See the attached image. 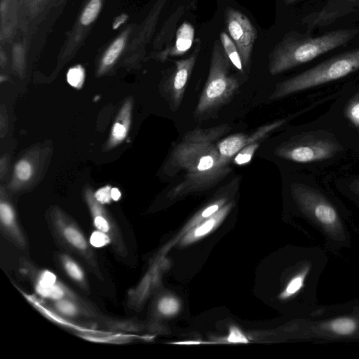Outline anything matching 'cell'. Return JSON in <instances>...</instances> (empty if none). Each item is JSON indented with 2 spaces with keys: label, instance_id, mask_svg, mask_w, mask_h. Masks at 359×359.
I'll return each mask as SVG.
<instances>
[{
  "label": "cell",
  "instance_id": "cell-1",
  "mask_svg": "<svg viewBox=\"0 0 359 359\" xmlns=\"http://www.w3.org/2000/svg\"><path fill=\"white\" fill-rule=\"evenodd\" d=\"M231 130L228 124L196 128L187 131L173 147L164 167L165 173L182 180L169 192L177 196L212 188L231 171L220 157L217 142Z\"/></svg>",
  "mask_w": 359,
  "mask_h": 359
},
{
  "label": "cell",
  "instance_id": "cell-2",
  "mask_svg": "<svg viewBox=\"0 0 359 359\" xmlns=\"http://www.w3.org/2000/svg\"><path fill=\"white\" fill-rule=\"evenodd\" d=\"M359 34V29H341L311 37L290 32L278 42L269 55L268 69L276 75L337 48L344 46Z\"/></svg>",
  "mask_w": 359,
  "mask_h": 359
},
{
  "label": "cell",
  "instance_id": "cell-3",
  "mask_svg": "<svg viewBox=\"0 0 359 359\" xmlns=\"http://www.w3.org/2000/svg\"><path fill=\"white\" fill-rule=\"evenodd\" d=\"M231 62L221 42L215 40L210 57L208 76L194 112L198 121L210 118L231 100L239 81L230 72Z\"/></svg>",
  "mask_w": 359,
  "mask_h": 359
},
{
  "label": "cell",
  "instance_id": "cell-4",
  "mask_svg": "<svg viewBox=\"0 0 359 359\" xmlns=\"http://www.w3.org/2000/svg\"><path fill=\"white\" fill-rule=\"evenodd\" d=\"M359 69V48L335 55L278 83L269 97L277 100L290 95L337 80Z\"/></svg>",
  "mask_w": 359,
  "mask_h": 359
},
{
  "label": "cell",
  "instance_id": "cell-5",
  "mask_svg": "<svg viewBox=\"0 0 359 359\" xmlns=\"http://www.w3.org/2000/svg\"><path fill=\"white\" fill-rule=\"evenodd\" d=\"M341 149L337 140L323 132L300 134L277 147L276 156L296 163H311L332 158Z\"/></svg>",
  "mask_w": 359,
  "mask_h": 359
},
{
  "label": "cell",
  "instance_id": "cell-6",
  "mask_svg": "<svg viewBox=\"0 0 359 359\" xmlns=\"http://www.w3.org/2000/svg\"><path fill=\"white\" fill-rule=\"evenodd\" d=\"M50 220L53 229L62 245L79 254L93 268L98 269L95 255L77 225L57 207L51 210Z\"/></svg>",
  "mask_w": 359,
  "mask_h": 359
},
{
  "label": "cell",
  "instance_id": "cell-7",
  "mask_svg": "<svg viewBox=\"0 0 359 359\" xmlns=\"http://www.w3.org/2000/svg\"><path fill=\"white\" fill-rule=\"evenodd\" d=\"M225 24L228 34L238 50L243 67H247L257 37L256 28L246 15L231 7L225 10Z\"/></svg>",
  "mask_w": 359,
  "mask_h": 359
},
{
  "label": "cell",
  "instance_id": "cell-8",
  "mask_svg": "<svg viewBox=\"0 0 359 359\" xmlns=\"http://www.w3.org/2000/svg\"><path fill=\"white\" fill-rule=\"evenodd\" d=\"M199 51L200 43L198 42L189 57L175 62L174 69L165 81L164 92L170 107L174 111L177 110L182 103Z\"/></svg>",
  "mask_w": 359,
  "mask_h": 359
},
{
  "label": "cell",
  "instance_id": "cell-9",
  "mask_svg": "<svg viewBox=\"0 0 359 359\" xmlns=\"http://www.w3.org/2000/svg\"><path fill=\"white\" fill-rule=\"evenodd\" d=\"M285 121L286 119L278 120L258 128L255 132L250 135L238 133L222 139L217 144L221 158L229 163L244 147L266 138L271 132L281 126Z\"/></svg>",
  "mask_w": 359,
  "mask_h": 359
},
{
  "label": "cell",
  "instance_id": "cell-10",
  "mask_svg": "<svg viewBox=\"0 0 359 359\" xmlns=\"http://www.w3.org/2000/svg\"><path fill=\"white\" fill-rule=\"evenodd\" d=\"M94 193L90 187L86 188L84 191L85 201L92 216L93 224L97 230L106 233L110 237L116 250L121 255H124L126 252V247L118 227L103 205L96 200Z\"/></svg>",
  "mask_w": 359,
  "mask_h": 359
},
{
  "label": "cell",
  "instance_id": "cell-11",
  "mask_svg": "<svg viewBox=\"0 0 359 359\" xmlns=\"http://www.w3.org/2000/svg\"><path fill=\"white\" fill-rule=\"evenodd\" d=\"M358 5L359 0H328L320 11L305 17L302 23L309 30L317 27L327 26L352 12Z\"/></svg>",
  "mask_w": 359,
  "mask_h": 359
},
{
  "label": "cell",
  "instance_id": "cell-12",
  "mask_svg": "<svg viewBox=\"0 0 359 359\" xmlns=\"http://www.w3.org/2000/svg\"><path fill=\"white\" fill-rule=\"evenodd\" d=\"M39 149H34L15 163L12 178L8 184L10 190L20 191L33 184L39 173Z\"/></svg>",
  "mask_w": 359,
  "mask_h": 359
},
{
  "label": "cell",
  "instance_id": "cell-13",
  "mask_svg": "<svg viewBox=\"0 0 359 359\" xmlns=\"http://www.w3.org/2000/svg\"><path fill=\"white\" fill-rule=\"evenodd\" d=\"M133 105L132 97H128L124 101L112 125L105 144V151L114 149L127 137L131 124Z\"/></svg>",
  "mask_w": 359,
  "mask_h": 359
},
{
  "label": "cell",
  "instance_id": "cell-14",
  "mask_svg": "<svg viewBox=\"0 0 359 359\" xmlns=\"http://www.w3.org/2000/svg\"><path fill=\"white\" fill-rule=\"evenodd\" d=\"M0 220L5 234L18 246L26 247V241L21 231L12 204L8 200L3 187L0 191Z\"/></svg>",
  "mask_w": 359,
  "mask_h": 359
},
{
  "label": "cell",
  "instance_id": "cell-15",
  "mask_svg": "<svg viewBox=\"0 0 359 359\" xmlns=\"http://www.w3.org/2000/svg\"><path fill=\"white\" fill-rule=\"evenodd\" d=\"M194 29L193 26L184 22L177 29L175 41L172 46L163 52L161 57L166 59L168 56H179L189 50L194 41Z\"/></svg>",
  "mask_w": 359,
  "mask_h": 359
},
{
  "label": "cell",
  "instance_id": "cell-16",
  "mask_svg": "<svg viewBox=\"0 0 359 359\" xmlns=\"http://www.w3.org/2000/svg\"><path fill=\"white\" fill-rule=\"evenodd\" d=\"M231 207V203H227L226 205H224L223 207H222L215 213L208 217L207 219H205V220L204 222H203V224L198 226V228H196L194 231L191 232L190 234L186 236L184 240L185 242L189 243L191 241L198 238H201L209 233L213 229V227H215L222 220V219L230 210Z\"/></svg>",
  "mask_w": 359,
  "mask_h": 359
},
{
  "label": "cell",
  "instance_id": "cell-17",
  "mask_svg": "<svg viewBox=\"0 0 359 359\" xmlns=\"http://www.w3.org/2000/svg\"><path fill=\"white\" fill-rule=\"evenodd\" d=\"M219 39L222 48L232 65L242 74H244L243 65L238 50L229 35L224 32H222L219 34Z\"/></svg>",
  "mask_w": 359,
  "mask_h": 359
},
{
  "label": "cell",
  "instance_id": "cell-18",
  "mask_svg": "<svg viewBox=\"0 0 359 359\" xmlns=\"http://www.w3.org/2000/svg\"><path fill=\"white\" fill-rule=\"evenodd\" d=\"M123 46L124 39L122 37L117 39L110 46L102 60V63L99 69L100 74L104 73L108 67L114 63L121 52Z\"/></svg>",
  "mask_w": 359,
  "mask_h": 359
},
{
  "label": "cell",
  "instance_id": "cell-19",
  "mask_svg": "<svg viewBox=\"0 0 359 359\" xmlns=\"http://www.w3.org/2000/svg\"><path fill=\"white\" fill-rule=\"evenodd\" d=\"M60 259L67 274L78 284L86 286L84 273L79 265L69 256L62 255Z\"/></svg>",
  "mask_w": 359,
  "mask_h": 359
},
{
  "label": "cell",
  "instance_id": "cell-20",
  "mask_svg": "<svg viewBox=\"0 0 359 359\" xmlns=\"http://www.w3.org/2000/svg\"><path fill=\"white\" fill-rule=\"evenodd\" d=\"M36 292L42 297L53 300H59L68 296L67 290L61 284L56 283L48 287H35Z\"/></svg>",
  "mask_w": 359,
  "mask_h": 359
},
{
  "label": "cell",
  "instance_id": "cell-21",
  "mask_svg": "<svg viewBox=\"0 0 359 359\" xmlns=\"http://www.w3.org/2000/svg\"><path fill=\"white\" fill-rule=\"evenodd\" d=\"M344 115L355 127L359 128V92L347 103Z\"/></svg>",
  "mask_w": 359,
  "mask_h": 359
},
{
  "label": "cell",
  "instance_id": "cell-22",
  "mask_svg": "<svg viewBox=\"0 0 359 359\" xmlns=\"http://www.w3.org/2000/svg\"><path fill=\"white\" fill-rule=\"evenodd\" d=\"M259 145L260 142H257L244 147L233 157L234 163L237 165H242L250 163Z\"/></svg>",
  "mask_w": 359,
  "mask_h": 359
},
{
  "label": "cell",
  "instance_id": "cell-23",
  "mask_svg": "<svg viewBox=\"0 0 359 359\" xmlns=\"http://www.w3.org/2000/svg\"><path fill=\"white\" fill-rule=\"evenodd\" d=\"M55 307L58 312L68 316H78L81 313L80 308L77 303H74L65 298L56 300Z\"/></svg>",
  "mask_w": 359,
  "mask_h": 359
},
{
  "label": "cell",
  "instance_id": "cell-24",
  "mask_svg": "<svg viewBox=\"0 0 359 359\" xmlns=\"http://www.w3.org/2000/svg\"><path fill=\"white\" fill-rule=\"evenodd\" d=\"M355 322L347 318H338L331 323L332 330L339 334H349L355 330Z\"/></svg>",
  "mask_w": 359,
  "mask_h": 359
},
{
  "label": "cell",
  "instance_id": "cell-25",
  "mask_svg": "<svg viewBox=\"0 0 359 359\" xmlns=\"http://www.w3.org/2000/svg\"><path fill=\"white\" fill-rule=\"evenodd\" d=\"M67 80L73 88L76 89L81 88L85 80L83 68L78 65L69 69L67 74Z\"/></svg>",
  "mask_w": 359,
  "mask_h": 359
},
{
  "label": "cell",
  "instance_id": "cell-26",
  "mask_svg": "<svg viewBox=\"0 0 359 359\" xmlns=\"http://www.w3.org/2000/svg\"><path fill=\"white\" fill-rule=\"evenodd\" d=\"M100 0H91L88 3L81 15L82 24L88 25L96 18L100 9Z\"/></svg>",
  "mask_w": 359,
  "mask_h": 359
},
{
  "label": "cell",
  "instance_id": "cell-27",
  "mask_svg": "<svg viewBox=\"0 0 359 359\" xmlns=\"http://www.w3.org/2000/svg\"><path fill=\"white\" fill-rule=\"evenodd\" d=\"M179 302L173 297H164L158 303V311L164 315L170 316L176 313L179 310Z\"/></svg>",
  "mask_w": 359,
  "mask_h": 359
},
{
  "label": "cell",
  "instance_id": "cell-28",
  "mask_svg": "<svg viewBox=\"0 0 359 359\" xmlns=\"http://www.w3.org/2000/svg\"><path fill=\"white\" fill-rule=\"evenodd\" d=\"M226 200L224 198H220L212 203L211 205L207 206L203 210H202L197 216L194 219L192 224L197 223L203 219V218H208L222 207L224 205Z\"/></svg>",
  "mask_w": 359,
  "mask_h": 359
},
{
  "label": "cell",
  "instance_id": "cell-29",
  "mask_svg": "<svg viewBox=\"0 0 359 359\" xmlns=\"http://www.w3.org/2000/svg\"><path fill=\"white\" fill-rule=\"evenodd\" d=\"M89 243L95 248H102L111 243V240L106 233L95 230L92 233Z\"/></svg>",
  "mask_w": 359,
  "mask_h": 359
},
{
  "label": "cell",
  "instance_id": "cell-30",
  "mask_svg": "<svg viewBox=\"0 0 359 359\" xmlns=\"http://www.w3.org/2000/svg\"><path fill=\"white\" fill-rule=\"evenodd\" d=\"M56 283L57 278L55 275L46 270L41 272L38 276L35 287H48Z\"/></svg>",
  "mask_w": 359,
  "mask_h": 359
},
{
  "label": "cell",
  "instance_id": "cell-31",
  "mask_svg": "<svg viewBox=\"0 0 359 359\" xmlns=\"http://www.w3.org/2000/svg\"><path fill=\"white\" fill-rule=\"evenodd\" d=\"M305 273L294 277L288 283L285 291L282 294V297H287L297 292L302 286Z\"/></svg>",
  "mask_w": 359,
  "mask_h": 359
},
{
  "label": "cell",
  "instance_id": "cell-32",
  "mask_svg": "<svg viewBox=\"0 0 359 359\" xmlns=\"http://www.w3.org/2000/svg\"><path fill=\"white\" fill-rule=\"evenodd\" d=\"M111 189L112 187L109 185H106L99 189L96 192L94 193L95 198L101 204L109 203L111 200Z\"/></svg>",
  "mask_w": 359,
  "mask_h": 359
},
{
  "label": "cell",
  "instance_id": "cell-33",
  "mask_svg": "<svg viewBox=\"0 0 359 359\" xmlns=\"http://www.w3.org/2000/svg\"><path fill=\"white\" fill-rule=\"evenodd\" d=\"M229 342L231 343H248V340L241 333V332L236 327H231L230 329V334L227 339Z\"/></svg>",
  "mask_w": 359,
  "mask_h": 359
},
{
  "label": "cell",
  "instance_id": "cell-34",
  "mask_svg": "<svg viewBox=\"0 0 359 359\" xmlns=\"http://www.w3.org/2000/svg\"><path fill=\"white\" fill-rule=\"evenodd\" d=\"M1 118H0V132L1 137H4V135L7 133L8 130V116L6 113V110L4 109V106L1 105Z\"/></svg>",
  "mask_w": 359,
  "mask_h": 359
},
{
  "label": "cell",
  "instance_id": "cell-35",
  "mask_svg": "<svg viewBox=\"0 0 359 359\" xmlns=\"http://www.w3.org/2000/svg\"><path fill=\"white\" fill-rule=\"evenodd\" d=\"M7 165H8V158H7V156L5 155V156H3L0 160V173H1V179L4 177V175L7 170Z\"/></svg>",
  "mask_w": 359,
  "mask_h": 359
},
{
  "label": "cell",
  "instance_id": "cell-36",
  "mask_svg": "<svg viewBox=\"0 0 359 359\" xmlns=\"http://www.w3.org/2000/svg\"><path fill=\"white\" fill-rule=\"evenodd\" d=\"M111 194L112 200L114 201H118L121 196V191L116 187H112Z\"/></svg>",
  "mask_w": 359,
  "mask_h": 359
},
{
  "label": "cell",
  "instance_id": "cell-37",
  "mask_svg": "<svg viewBox=\"0 0 359 359\" xmlns=\"http://www.w3.org/2000/svg\"><path fill=\"white\" fill-rule=\"evenodd\" d=\"M299 0H284V3L286 5H290L292 4H294V2H297Z\"/></svg>",
  "mask_w": 359,
  "mask_h": 359
},
{
  "label": "cell",
  "instance_id": "cell-38",
  "mask_svg": "<svg viewBox=\"0 0 359 359\" xmlns=\"http://www.w3.org/2000/svg\"><path fill=\"white\" fill-rule=\"evenodd\" d=\"M353 185L359 190V179L353 182Z\"/></svg>",
  "mask_w": 359,
  "mask_h": 359
}]
</instances>
